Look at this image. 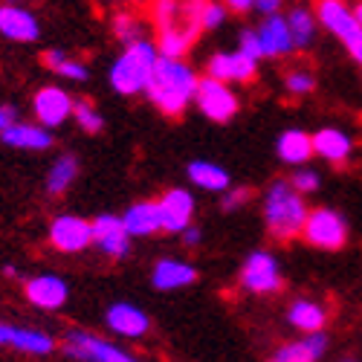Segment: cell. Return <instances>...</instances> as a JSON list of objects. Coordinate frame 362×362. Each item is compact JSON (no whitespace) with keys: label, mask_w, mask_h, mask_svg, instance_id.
<instances>
[{"label":"cell","mask_w":362,"mask_h":362,"mask_svg":"<svg viewBox=\"0 0 362 362\" xmlns=\"http://www.w3.org/2000/svg\"><path fill=\"white\" fill-rule=\"evenodd\" d=\"M197 84H200V76L189 62L160 55L154 64V73H151L145 84V96L163 116L177 119L194 105Z\"/></svg>","instance_id":"cell-1"},{"label":"cell","mask_w":362,"mask_h":362,"mask_svg":"<svg viewBox=\"0 0 362 362\" xmlns=\"http://www.w3.org/2000/svg\"><path fill=\"white\" fill-rule=\"evenodd\" d=\"M206 0H154L151 4V15H154V29H157V49L160 55L183 58L194 41L200 38V9Z\"/></svg>","instance_id":"cell-2"},{"label":"cell","mask_w":362,"mask_h":362,"mask_svg":"<svg viewBox=\"0 0 362 362\" xmlns=\"http://www.w3.org/2000/svg\"><path fill=\"white\" fill-rule=\"evenodd\" d=\"M308 212H310L308 197L301 192H296L293 183L284 177L273 180L261 197L264 226L276 240H281V244H287L293 238H301V226L308 221Z\"/></svg>","instance_id":"cell-3"},{"label":"cell","mask_w":362,"mask_h":362,"mask_svg":"<svg viewBox=\"0 0 362 362\" xmlns=\"http://www.w3.org/2000/svg\"><path fill=\"white\" fill-rule=\"evenodd\" d=\"M160 58V49L154 41H134V44H125L122 52L116 55V62L110 64L107 70V81L110 87L116 90L119 96H139L145 93V84L154 73V64Z\"/></svg>","instance_id":"cell-4"},{"label":"cell","mask_w":362,"mask_h":362,"mask_svg":"<svg viewBox=\"0 0 362 362\" xmlns=\"http://www.w3.org/2000/svg\"><path fill=\"white\" fill-rule=\"evenodd\" d=\"M351 238L348 218L337 212L334 206H316L308 212V221L301 226V240L322 252H339Z\"/></svg>","instance_id":"cell-5"},{"label":"cell","mask_w":362,"mask_h":362,"mask_svg":"<svg viewBox=\"0 0 362 362\" xmlns=\"http://www.w3.org/2000/svg\"><path fill=\"white\" fill-rule=\"evenodd\" d=\"M62 351L76 362H142L128 348L116 345L105 337L90 334L84 327H70L62 337Z\"/></svg>","instance_id":"cell-6"},{"label":"cell","mask_w":362,"mask_h":362,"mask_svg":"<svg viewBox=\"0 0 362 362\" xmlns=\"http://www.w3.org/2000/svg\"><path fill=\"white\" fill-rule=\"evenodd\" d=\"M238 284L250 296H276L284 287L281 261L269 250H252L240 264Z\"/></svg>","instance_id":"cell-7"},{"label":"cell","mask_w":362,"mask_h":362,"mask_svg":"<svg viewBox=\"0 0 362 362\" xmlns=\"http://www.w3.org/2000/svg\"><path fill=\"white\" fill-rule=\"evenodd\" d=\"M194 105L209 122L223 125L240 110V96L235 93V87L229 81L203 76L200 84H197V93H194Z\"/></svg>","instance_id":"cell-8"},{"label":"cell","mask_w":362,"mask_h":362,"mask_svg":"<svg viewBox=\"0 0 362 362\" xmlns=\"http://www.w3.org/2000/svg\"><path fill=\"white\" fill-rule=\"evenodd\" d=\"M313 15L327 35H334L345 49L362 35V26L348 0H313Z\"/></svg>","instance_id":"cell-9"},{"label":"cell","mask_w":362,"mask_h":362,"mask_svg":"<svg viewBox=\"0 0 362 362\" xmlns=\"http://www.w3.org/2000/svg\"><path fill=\"white\" fill-rule=\"evenodd\" d=\"M47 238H49L52 250H58L62 255H78V252L93 247V223L81 215L64 212V215H55L49 221Z\"/></svg>","instance_id":"cell-10"},{"label":"cell","mask_w":362,"mask_h":362,"mask_svg":"<svg viewBox=\"0 0 362 362\" xmlns=\"http://www.w3.org/2000/svg\"><path fill=\"white\" fill-rule=\"evenodd\" d=\"M73 105H76V99L62 84H44L33 96V116L38 125L55 131V128H62L67 119H73Z\"/></svg>","instance_id":"cell-11"},{"label":"cell","mask_w":362,"mask_h":362,"mask_svg":"<svg viewBox=\"0 0 362 362\" xmlns=\"http://www.w3.org/2000/svg\"><path fill=\"white\" fill-rule=\"evenodd\" d=\"M90 223H93V247H96L105 258H110V261H125V258L131 255L134 238L128 235V229H125V223H122V218H119V215L102 212V215H96Z\"/></svg>","instance_id":"cell-12"},{"label":"cell","mask_w":362,"mask_h":362,"mask_svg":"<svg viewBox=\"0 0 362 362\" xmlns=\"http://www.w3.org/2000/svg\"><path fill=\"white\" fill-rule=\"evenodd\" d=\"M23 296L33 308L44 313H55L70 301V284L55 273H41L23 281Z\"/></svg>","instance_id":"cell-13"},{"label":"cell","mask_w":362,"mask_h":362,"mask_svg":"<svg viewBox=\"0 0 362 362\" xmlns=\"http://www.w3.org/2000/svg\"><path fill=\"white\" fill-rule=\"evenodd\" d=\"M0 348H12L26 356H49L58 342L41 327H26V325H9L0 322Z\"/></svg>","instance_id":"cell-14"},{"label":"cell","mask_w":362,"mask_h":362,"mask_svg":"<svg viewBox=\"0 0 362 362\" xmlns=\"http://www.w3.org/2000/svg\"><path fill=\"white\" fill-rule=\"evenodd\" d=\"M105 327L119 339H145L151 334V316L134 301H113L105 310Z\"/></svg>","instance_id":"cell-15"},{"label":"cell","mask_w":362,"mask_h":362,"mask_svg":"<svg viewBox=\"0 0 362 362\" xmlns=\"http://www.w3.org/2000/svg\"><path fill=\"white\" fill-rule=\"evenodd\" d=\"M0 35L15 44H33L41 38V21L21 4H0Z\"/></svg>","instance_id":"cell-16"},{"label":"cell","mask_w":362,"mask_h":362,"mask_svg":"<svg viewBox=\"0 0 362 362\" xmlns=\"http://www.w3.org/2000/svg\"><path fill=\"white\" fill-rule=\"evenodd\" d=\"M354 151H356V139L345 128L325 125L313 134V157H319L330 165H348Z\"/></svg>","instance_id":"cell-17"},{"label":"cell","mask_w":362,"mask_h":362,"mask_svg":"<svg viewBox=\"0 0 362 362\" xmlns=\"http://www.w3.org/2000/svg\"><path fill=\"white\" fill-rule=\"evenodd\" d=\"M160 218H163V232L168 235H180L189 223H194V209H197V200L192 192L186 189H168L160 200Z\"/></svg>","instance_id":"cell-18"},{"label":"cell","mask_w":362,"mask_h":362,"mask_svg":"<svg viewBox=\"0 0 362 362\" xmlns=\"http://www.w3.org/2000/svg\"><path fill=\"white\" fill-rule=\"evenodd\" d=\"M197 281V267L192 261L165 255L151 267V284L160 293H174V290H186Z\"/></svg>","instance_id":"cell-19"},{"label":"cell","mask_w":362,"mask_h":362,"mask_svg":"<svg viewBox=\"0 0 362 362\" xmlns=\"http://www.w3.org/2000/svg\"><path fill=\"white\" fill-rule=\"evenodd\" d=\"M255 33H258V41H261V52H264V58H269V62H273V58H284V55L296 52L284 12L264 15L261 23L255 26Z\"/></svg>","instance_id":"cell-20"},{"label":"cell","mask_w":362,"mask_h":362,"mask_svg":"<svg viewBox=\"0 0 362 362\" xmlns=\"http://www.w3.org/2000/svg\"><path fill=\"white\" fill-rule=\"evenodd\" d=\"M0 142L15 151H49L55 145V136L49 128L38 122H12L6 131H0Z\"/></svg>","instance_id":"cell-21"},{"label":"cell","mask_w":362,"mask_h":362,"mask_svg":"<svg viewBox=\"0 0 362 362\" xmlns=\"http://www.w3.org/2000/svg\"><path fill=\"white\" fill-rule=\"evenodd\" d=\"M284 319L298 334H316V330H325V325H327V308L316 298L298 296L287 305Z\"/></svg>","instance_id":"cell-22"},{"label":"cell","mask_w":362,"mask_h":362,"mask_svg":"<svg viewBox=\"0 0 362 362\" xmlns=\"http://www.w3.org/2000/svg\"><path fill=\"white\" fill-rule=\"evenodd\" d=\"M276 157L290 168L308 165L313 160V134L301 128H284L276 136Z\"/></svg>","instance_id":"cell-23"},{"label":"cell","mask_w":362,"mask_h":362,"mask_svg":"<svg viewBox=\"0 0 362 362\" xmlns=\"http://www.w3.org/2000/svg\"><path fill=\"white\" fill-rule=\"evenodd\" d=\"M119 218H122V223H125V229L134 240L163 232V218H160V203L157 200H136Z\"/></svg>","instance_id":"cell-24"},{"label":"cell","mask_w":362,"mask_h":362,"mask_svg":"<svg viewBox=\"0 0 362 362\" xmlns=\"http://www.w3.org/2000/svg\"><path fill=\"white\" fill-rule=\"evenodd\" d=\"M327 348H330V337L325 330H316V334H298L296 339L279 345L276 356L284 362H322Z\"/></svg>","instance_id":"cell-25"},{"label":"cell","mask_w":362,"mask_h":362,"mask_svg":"<svg viewBox=\"0 0 362 362\" xmlns=\"http://www.w3.org/2000/svg\"><path fill=\"white\" fill-rule=\"evenodd\" d=\"M186 174H189V183L194 189L209 192V194H223L232 186L229 171L221 163H212V160H192Z\"/></svg>","instance_id":"cell-26"},{"label":"cell","mask_w":362,"mask_h":362,"mask_svg":"<svg viewBox=\"0 0 362 362\" xmlns=\"http://www.w3.org/2000/svg\"><path fill=\"white\" fill-rule=\"evenodd\" d=\"M284 18H287V26H290L296 52L310 49V47L316 44V38H319V29H322L319 21H316V15H313V9H308V6H293Z\"/></svg>","instance_id":"cell-27"},{"label":"cell","mask_w":362,"mask_h":362,"mask_svg":"<svg viewBox=\"0 0 362 362\" xmlns=\"http://www.w3.org/2000/svg\"><path fill=\"white\" fill-rule=\"evenodd\" d=\"M76 177H78V157L76 154H58L52 160V165L47 168L44 189L49 197H62L64 192H70Z\"/></svg>","instance_id":"cell-28"},{"label":"cell","mask_w":362,"mask_h":362,"mask_svg":"<svg viewBox=\"0 0 362 362\" xmlns=\"http://www.w3.org/2000/svg\"><path fill=\"white\" fill-rule=\"evenodd\" d=\"M41 64H44L47 70H52L55 76L67 78V81H87V76H90L87 64L78 62V58H73V55L64 52V49H47V52L41 55Z\"/></svg>","instance_id":"cell-29"},{"label":"cell","mask_w":362,"mask_h":362,"mask_svg":"<svg viewBox=\"0 0 362 362\" xmlns=\"http://www.w3.org/2000/svg\"><path fill=\"white\" fill-rule=\"evenodd\" d=\"M110 33L116 41H122L125 44H134V41H142L145 38V21L131 15V12H116L110 18Z\"/></svg>","instance_id":"cell-30"},{"label":"cell","mask_w":362,"mask_h":362,"mask_svg":"<svg viewBox=\"0 0 362 362\" xmlns=\"http://www.w3.org/2000/svg\"><path fill=\"white\" fill-rule=\"evenodd\" d=\"M73 122L78 125V131H84V134H102V128H105V116H102V110L93 105V102H87V99H76V105H73Z\"/></svg>","instance_id":"cell-31"},{"label":"cell","mask_w":362,"mask_h":362,"mask_svg":"<svg viewBox=\"0 0 362 362\" xmlns=\"http://www.w3.org/2000/svg\"><path fill=\"white\" fill-rule=\"evenodd\" d=\"M258 67H261L258 58H250L247 52H240V49L229 52V81L232 84H250V81H255L258 78Z\"/></svg>","instance_id":"cell-32"},{"label":"cell","mask_w":362,"mask_h":362,"mask_svg":"<svg viewBox=\"0 0 362 362\" xmlns=\"http://www.w3.org/2000/svg\"><path fill=\"white\" fill-rule=\"evenodd\" d=\"M316 90V76L308 67H293L284 73V93L293 99H305Z\"/></svg>","instance_id":"cell-33"},{"label":"cell","mask_w":362,"mask_h":362,"mask_svg":"<svg viewBox=\"0 0 362 362\" xmlns=\"http://www.w3.org/2000/svg\"><path fill=\"white\" fill-rule=\"evenodd\" d=\"M290 183H293L296 192H301L308 197V194H316L322 189V174L316 168H310V165H298L293 171V177H290Z\"/></svg>","instance_id":"cell-34"},{"label":"cell","mask_w":362,"mask_h":362,"mask_svg":"<svg viewBox=\"0 0 362 362\" xmlns=\"http://www.w3.org/2000/svg\"><path fill=\"white\" fill-rule=\"evenodd\" d=\"M229 18V9L221 4V0H206L203 9H200V26L203 33H215V29H221Z\"/></svg>","instance_id":"cell-35"},{"label":"cell","mask_w":362,"mask_h":362,"mask_svg":"<svg viewBox=\"0 0 362 362\" xmlns=\"http://www.w3.org/2000/svg\"><path fill=\"white\" fill-rule=\"evenodd\" d=\"M250 200H252V189H247V186H229L221 194V209L226 215H232V212H240L244 206H250Z\"/></svg>","instance_id":"cell-36"},{"label":"cell","mask_w":362,"mask_h":362,"mask_svg":"<svg viewBox=\"0 0 362 362\" xmlns=\"http://www.w3.org/2000/svg\"><path fill=\"white\" fill-rule=\"evenodd\" d=\"M238 49L247 52L250 58H258V62H264V52H261V41H258L255 26H244L238 33Z\"/></svg>","instance_id":"cell-37"},{"label":"cell","mask_w":362,"mask_h":362,"mask_svg":"<svg viewBox=\"0 0 362 362\" xmlns=\"http://www.w3.org/2000/svg\"><path fill=\"white\" fill-rule=\"evenodd\" d=\"M180 240H183V247L194 250V247H200V240H203V229L197 223H189L183 232H180Z\"/></svg>","instance_id":"cell-38"},{"label":"cell","mask_w":362,"mask_h":362,"mask_svg":"<svg viewBox=\"0 0 362 362\" xmlns=\"http://www.w3.org/2000/svg\"><path fill=\"white\" fill-rule=\"evenodd\" d=\"M221 4L229 9V15H250V12H255V0H221Z\"/></svg>","instance_id":"cell-39"},{"label":"cell","mask_w":362,"mask_h":362,"mask_svg":"<svg viewBox=\"0 0 362 362\" xmlns=\"http://www.w3.org/2000/svg\"><path fill=\"white\" fill-rule=\"evenodd\" d=\"M12 122H18V107L15 105H0V131H6Z\"/></svg>","instance_id":"cell-40"},{"label":"cell","mask_w":362,"mask_h":362,"mask_svg":"<svg viewBox=\"0 0 362 362\" xmlns=\"http://www.w3.org/2000/svg\"><path fill=\"white\" fill-rule=\"evenodd\" d=\"M284 0H255V12L261 15H273V12H281Z\"/></svg>","instance_id":"cell-41"},{"label":"cell","mask_w":362,"mask_h":362,"mask_svg":"<svg viewBox=\"0 0 362 362\" xmlns=\"http://www.w3.org/2000/svg\"><path fill=\"white\" fill-rule=\"evenodd\" d=\"M348 55H351L354 62H356V64L362 67V35H359V38H356V41H354V44L348 47Z\"/></svg>","instance_id":"cell-42"},{"label":"cell","mask_w":362,"mask_h":362,"mask_svg":"<svg viewBox=\"0 0 362 362\" xmlns=\"http://www.w3.org/2000/svg\"><path fill=\"white\" fill-rule=\"evenodd\" d=\"M0 273H4V279H21V273H18V267H12V264H6L4 269H0Z\"/></svg>","instance_id":"cell-43"},{"label":"cell","mask_w":362,"mask_h":362,"mask_svg":"<svg viewBox=\"0 0 362 362\" xmlns=\"http://www.w3.org/2000/svg\"><path fill=\"white\" fill-rule=\"evenodd\" d=\"M354 15H356V21L362 26V0H356V4H354Z\"/></svg>","instance_id":"cell-44"},{"label":"cell","mask_w":362,"mask_h":362,"mask_svg":"<svg viewBox=\"0 0 362 362\" xmlns=\"http://www.w3.org/2000/svg\"><path fill=\"white\" fill-rule=\"evenodd\" d=\"M339 362H359V359H354V356H345V359H339Z\"/></svg>","instance_id":"cell-45"},{"label":"cell","mask_w":362,"mask_h":362,"mask_svg":"<svg viewBox=\"0 0 362 362\" xmlns=\"http://www.w3.org/2000/svg\"><path fill=\"white\" fill-rule=\"evenodd\" d=\"M0 4H21V0H0Z\"/></svg>","instance_id":"cell-46"},{"label":"cell","mask_w":362,"mask_h":362,"mask_svg":"<svg viewBox=\"0 0 362 362\" xmlns=\"http://www.w3.org/2000/svg\"><path fill=\"white\" fill-rule=\"evenodd\" d=\"M267 362H284V359H279V356H273V359H267Z\"/></svg>","instance_id":"cell-47"},{"label":"cell","mask_w":362,"mask_h":362,"mask_svg":"<svg viewBox=\"0 0 362 362\" xmlns=\"http://www.w3.org/2000/svg\"><path fill=\"white\" fill-rule=\"evenodd\" d=\"M102 4H119V0H102Z\"/></svg>","instance_id":"cell-48"}]
</instances>
